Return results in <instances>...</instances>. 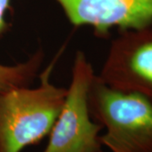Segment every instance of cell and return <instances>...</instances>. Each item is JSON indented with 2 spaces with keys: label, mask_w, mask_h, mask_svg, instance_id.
I'll return each mask as SVG.
<instances>
[{
  "label": "cell",
  "mask_w": 152,
  "mask_h": 152,
  "mask_svg": "<svg viewBox=\"0 0 152 152\" xmlns=\"http://www.w3.org/2000/svg\"><path fill=\"white\" fill-rule=\"evenodd\" d=\"M57 58L39 74L37 87L0 92V152H21L49 135L67 94V88L51 81Z\"/></svg>",
  "instance_id": "6da1fadb"
},
{
  "label": "cell",
  "mask_w": 152,
  "mask_h": 152,
  "mask_svg": "<svg viewBox=\"0 0 152 152\" xmlns=\"http://www.w3.org/2000/svg\"><path fill=\"white\" fill-rule=\"evenodd\" d=\"M91 117L105 133L100 140L112 152H152V102L114 90L96 75L88 96Z\"/></svg>",
  "instance_id": "7a4b0ae2"
},
{
  "label": "cell",
  "mask_w": 152,
  "mask_h": 152,
  "mask_svg": "<svg viewBox=\"0 0 152 152\" xmlns=\"http://www.w3.org/2000/svg\"><path fill=\"white\" fill-rule=\"evenodd\" d=\"M96 76L91 63L82 51L75 53L65 100L49 134L42 152H102V128L91 118L88 96Z\"/></svg>",
  "instance_id": "3957f363"
},
{
  "label": "cell",
  "mask_w": 152,
  "mask_h": 152,
  "mask_svg": "<svg viewBox=\"0 0 152 152\" xmlns=\"http://www.w3.org/2000/svg\"><path fill=\"white\" fill-rule=\"evenodd\" d=\"M96 76L114 90L152 102V25L119 31Z\"/></svg>",
  "instance_id": "277c9868"
},
{
  "label": "cell",
  "mask_w": 152,
  "mask_h": 152,
  "mask_svg": "<svg viewBox=\"0 0 152 152\" xmlns=\"http://www.w3.org/2000/svg\"><path fill=\"white\" fill-rule=\"evenodd\" d=\"M75 27L90 26L98 37L112 29H136L152 25V0H53Z\"/></svg>",
  "instance_id": "5b68a950"
},
{
  "label": "cell",
  "mask_w": 152,
  "mask_h": 152,
  "mask_svg": "<svg viewBox=\"0 0 152 152\" xmlns=\"http://www.w3.org/2000/svg\"><path fill=\"white\" fill-rule=\"evenodd\" d=\"M10 9V0H0V36H3L9 29L5 15ZM44 58L45 53L40 48L27 59L15 64H0V92L13 87L31 86L40 74Z\"/></svg>",
  "instance_id": "8992f818"
},
{
  "label": "cell",
  "mask_w": 152,
  "mask_h": 152,
  "mask_svg": "<svg viewBox=\"0 0 152 152\" xmlns=\"http://www.w3.org/2000/svg\"><path fill=\"white\" fill-rule=\"evenodd\" d=\"M102 152H103V151H102Z\"/></svg>",
  "instance_id": "52a82bcc"
}]
</instances>
